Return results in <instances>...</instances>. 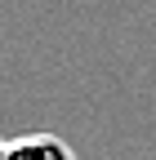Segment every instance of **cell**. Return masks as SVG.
I'll use <instances>...</instances> for the list:
<instances>
[{
  "label": "cell",
  "instance_id": "cell-1",
  "mask_svg": "<svg viewBox=\"0 0 156 160\" xmlns=\"http://www.w3.org/2000/svg\"><path fill=\"white\" fill-rule=\"evenodd\" d=\"M9 160H76V151L58 133H23L9 142Z\"/></svg>",
  "mask_w": 156,
  "mask_h": 160
},
{
  "label": "cell",
  "instance_id": "cell-2",
  "mask_svg": "<svg viewBox=\"0 0 156 160\" xmlns=\"http://www.w3.org/2000/svg\"><path fill=\"white\" fill-rule=\"evenodd\" d=\"M0 160H9V142H5V138H0Z\"/></svg>",
  "mask_w": 156,
  "mask_h": 160
}]
</instances>
